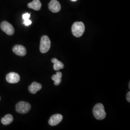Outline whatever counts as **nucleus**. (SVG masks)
I'll use <instances>...</instances> for the list:
<instances>
[{
	"instance_id": "1",
	"label": "nucleus",
	"mask_w": 130,
	"mask_h": 130,
	"mask_svg": "<svg viewBox=\"0 0 130 130\" xmlns=\"http://www.w3.org/2000/svg\"><path fill=\"white\" fill-rule=\"evenodd\" d=\"M93 114L96 119L98 120H102L106 116V113L103 104L101 103L97 104L93 108Z\"/></svg>"
},
{
	"instance_id": "2",
	"label": "nucleus",
	"mask_w": 130,
	"mask_h": 130,
	"mask_svg": "<svg viewBox=\"0 0 130 130\" xmlns=\"http://www.w3.org/2000/svg\"><path fill=\"white\" fill-rule=\"evenodd\" d=\"M72 33L76 37H81L85 31V26L82 22H76L73 24L72 28Z\"/></svg>"
},
{
	"instance_id": "3",
	"label": "nucleus",
	"mask_w": 130,
	"mask_h": 130,
	"mask_svg": "<svg viewBox=\"0 0 130 130\" xmlns=\"http://www.w3.org/2000/svg\"><path fill=\"white\" fill-rule=\"evenodd\" d=\"M51 47V41L48 36L44 35L41 38L40 50L43 54L46 53L48 51Z\"/></svg>"
},
{
	"instance_id": "4",
	"label": "nucleus",
	"mask_w": 130,
	"mask_h": 130,
	"mask_svg": "<svg viewBox=\"0 0 130 130\" xmlns=\"http://www.w3.org/2000/svg\"><path fill=\"white\" fill-rule=\"evenodd\" d=\"M30 105L28 102L21 101L18 103L16 105V111L20 114H26L30 110Z\"/></svg>"
},
{
	"instance_id": "5",
	"label": "nucleus",
	"mask_w": 130,
	"mask_h": 130,
	"mask_svg": "<svg viewBox=\"0 0 130 130\" xmlns=\"http://www.w3.org/2000/svg\"><path fill=\"white\" fill-rule=\"evenodd\" d=\"M1 28L3 31L8 35H12L14 32L13 26L7 21H3L1 24Z\"/></svg>"
},
{
	"instance_id": "6",
	"label": "nucleus",
	"mask_w": 130,
	"mask_h": 130,
	"mask_svg": "<svg viewBox=\"0 0 130 130\" xmlns=\"http://www.w3.org/2000/svg\"><path fill=\"white\" fill-rule=\"evenodd\" d=\"M6 81L10 84H16L20 80V76L15 72H10L6 75Z\"/></svg>"
},
{
	"instance_id": "7",
	"label": "nucleus",
	"mask_w": 130,
	"mask_h": 130,
	"mask_svg": "<svg viewBox=\"0 0 130 130\" xmlns=\"http://www.w3.org/2000/svg\"><path fill=\"white\" fill-rule=\"evenodd\" d=\"M49 9L53 13H57L61 10L60 3L56 0H51L49 4Z\"/></svg>"
},
{
	"instance_id": "8",
	"label": "nucleus",
	"mask_w": 130,
	"mask_h": 130,
	"mask_svg": "<svg viewBox=\"0 0 130 130\" xmlns=\"http://www.w3.org/2000/svg\"><path fill=\"white\" fill-rule=\"evenodd\" d=\"M63 120V116L60 114H56L52 116L49 121V124L51 126L57 125Z\"/></svg>"
},
{
	"instance_id": "9",
	"label": "nucleus",
	"mask_w": 130,
	"mask_h": 130,
	"mask_svg": "<svg viewBox=\"0 0 130 130\" xmlns=\"http://www.w3.org/2000/svg\"><path fill=\"white\" fill-rule=\"evenodd\" d=\"M13 51L17 55L21 56H25L27 54V50L25 47L21 45H16L13 47Z\"/></svg>"
},
{
	"instance_id": "10",
	"label": "nucleus",
	"mask_w": 130,
	"mask_h": 130,
	"mask_svg": "<svg viewBox=\"0 0 130 130\" xmlns=\"http://www.w3.org/2000/svg\"><path fill=\"white\" fill-rule=\"evenodd\" d=\"M42 84H38L37 82H33L29 87L28 90L29 92L32 94H35L40 91L42 89Z\"/></svg>"
},
{
	"instance_id": "11",
	"label": "nucleus",
	"mask_w": 130,
	"mask_h": 130,
	"mask_svg": "<svg viewBox=\"0 0 130 130\" xmlns=\"http://www.w3.org/2000/svg\"><path fill=\"white\" fill-rule=\"evenodd\" d=\"M28 6L29 8L36 11H39L41 9L42 4L40 0H33L32 2L28 4Z\"/></svg>"
},
{
	"instance_id": "12",
	"label": "nucleus",
	"mask_w": 130,
	"mask_h": 130,
	"mask_svg": "<svg viewBox=\"0 0 130 130\" xmlns=\"http://www.w3.org/2000/svg\"><path fill=\"white\" fill-rule=\"evenodd\" d=\"M52 62L54 64V69L55 70H59L63 69L64 68V65L60 61L57 60L56 58L52 59Z\"/></svg>"
},
{
	"instance_id": "13",
	"label": "nucleus",
	"mask_w": 130,
	"mask_h": 130,
	"mask_svg": "<svg viewBox=\"0 0 130 130\" xmlns=\"http://www.w3.org/2000/svg\"><path fill=\"white\" fill-rule=\"evenodd\" d=\"M62 76V73L60 71H58L56 72V74L54 75L52 77V79L54 81V84L56 86H58L60 84Z\"/></svg>"
},
{
	"instance_id": "14",
	"label": "nucleus",
	"mask_w": 130,
	"mask_h": 130,
	"mask_svg": "<svg viewBox=\"0 0 130 130\" xmlns=\"http://www.w3.org/2000/svg\"><path fill=\"white\" fill-rule=\"evenodd\" d=\"M13 121V117L11 114H7L2 118L1 122L4 125H8L10 124Z\"/></svg>"
},
{
	"instance_id": "15",
	"label": "nucleus",
	"mask_w": 130,
	"mask_h": 130,
	"mask_svg": "<svg viewBox=\"0 0 130 130\" xmlns=\"http://www.w3.org/2000/svg\"><path fill=\"white\" fill-rule=\"evenodd\" d=\"M31 23H32L31 21L29 19H26V20H24V24H25V26H29L31 24Z\"/></svg>"
},
{
	"instance_id": "16",
	"label": "nucleus",
	"mask_w": 130,
	"mask_h": 130,
	"mask_svg": "<svg viewBox=\"0 0 130 130\" xmlns=\"http://www.w3.org/2000/svg\"><path fill=\"white\" fill-rule=\"evenodd\" d=\"M30 17V14L29 13H25V14H23V19L24 20L29 19Z\"/></svg>"
},
{
	"instance_id": "17",
	"label": "nucleus",
	"mask_w": 130,
	"mask_h": 130,
	"mask_svg": "<svg viewBox=\"0 0 130 130\" xmlns=\"http://www.w3.org/2000/svg\"><path fill=\"white\" fill-rule=\"evenodd\" d=\"M126 99L127 100L128 102H130V92H128L127 94V96H126Z\"/></svg>"
},
{
	"instance_id": "18",
	"label": "nucleus",
	"mask_w": 130,
	"mask_h": 130,
	"mask_svg": "<svg viewBox=\"0 0 130 130\" xmlns=\"http://www.w3.org/2000/svg\"><path fill=\"white\" fill-rule=\"evenodd\" d=\"M71 1H73V2H76V1H77V0H71Z\"/></svg>"
},
{
	"instance_id": "19",
	"label": "nucleus",
	"mask_w": 130,
	"mask_h": 130,
	"mask_svg": "<svg viewBox=\"0 0 130 130\" xmlns=\"http://www.w3.org/2000/svg\"><path fill=\"white\" fill-rule=\"evenodd\" d=\"M129 88H130V83H129Z\"/></svg>"
},
{
	"instance_id": "20",
	"label": "nucleus",
	"mask_w": 130,
	"mask_h": 130,
	"mask_svg": "<svg viewBox=\"0 0 130 130\" xmlns=\"http://www.w3.org/2000/svg\"><path fill=\"white\" fill-rule=\"evenodd\" d=\"M0 100H1V98H0Z\"/></svg>"
}]
</instances>
